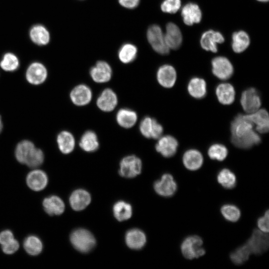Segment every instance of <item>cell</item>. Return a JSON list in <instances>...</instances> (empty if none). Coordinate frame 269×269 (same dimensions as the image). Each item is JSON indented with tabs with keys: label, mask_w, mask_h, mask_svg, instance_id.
Segmentation results:
<instances>
[{
	"label": "cell",
	"mask_w": 269,
	"mask_h": 269,
	"mask_svg": "<svg viewBox=\"0 0 269 269\" xmlns=\"http://www.w3.org/2000/svg\"><path fill=\"white\" fill-rule=\"evenodd\" d=\"M254 127L248 114H238L231 124L233 144L238 148L248 149L260 143L261 138L254 130Z\"/></svg>",
	"instance_id": "6da1fadb"
},
{
	"label": "cell",
	"mask_w": 269,
	"mask_h": 269,
	"mask_svg": "<svg viewBox=\"0 0 269 269\" xmlns=\"http://www.w3.org/2000/svg\"><path fill=\"white\" fill-rule=\"evenodd\" d=\"M15 156L17 160L29 167L35 168L42 164L44 161V153L29 140L20 141L16 145Z\"/></svg>",
	"instance_id": "7a4b0ae2"
},
{
	"label": "cell",
	"mask_w": 269,
	"mask_h": 269,
	"mask_svg": "<svg viewBox=\"0 0 269 269\" xmlns=\"http://www.w3.org/2000/svg\"><path fill=\"white\" fill-rule=\"evenodd\" d=\"M70 241L74 247L82 253L89 252L96 245L93 235L84 229L74 230L70 235Z\"/></svg>",
	"instance_id": "3957f363"
},
{
	"label": "cell",
	"mask_w": 269,
	"mask_h": 269,
	"mask_svg": "<svg viewBox=\"0 0 269 269\" xmlns=\"http://www.w3.org/2000/svg\"><path fill=\"white\" fill-rule=\"evenodd\" d=\"M202 239L196 235L186 238L181 245V251L184 257L188 260L198 258L205 254L202 247Z\"/></svg>",
	"instance_id": "277c9868"
},
{
	"label": "cell",
	"mask_w": 269,
	"mask_h": 269,
	"mask_svg": "<svg viewBox=\"0 0 269 269\" xmlns=\"http://www.w3.org/2000/svg\"><path fill=\"white\" fill-rule=\"evenodd\" d=\"M147 39L153 49L157 53L165 55L169 53V48L166 45L164 35L157 25H152L148 28Z\"/></svg>",
	"instance_id": "5b68a950"
},
{
	"label": "cell",
	"mask_w": 269,
	"mask_h": 269,
	"mask_svg": "<svg viewBox=\"0 0 269 269\" xmlns=\"http://www.w3.org/2000/svg\"><path fill=\"white\" fill-rule=\"evenodd\" d=\"M269 236L267 233L255 229L245 245L251 254L259 255L268 250L269 245Z\"/></svg>",
	"instance_id": "8992f818"
},
{
	"label": "cell",
	"mask_w": 269,
	"mask_h": 269,
	"mask_svg": "<svg viewBox=\"0 0 269 269\" xmlns=\"http://www.w3.org/2000/svg\"><path fill=\"white\" fill-rule=\"evenodd\" d=\"M141 168L142 162L140 159L134 155H131L122 159L119 172L123 177L133 178L140 173Z\"/></svg>",
	"instance_id": "52a82bcc"
},
{
	"label": "cell",
	"mask_w": 269,
	"mask_h": 269,
	"mask_svg": "<svg viewBox=\"0 0 269 269\" xmlns=\"http://www.w3.org/2000/svg\"><path fill=\"white\" fill-rule=\"evenodd\" d=\"M139 130L141 134L147 138L158 139L163 133L162 126L154 119L145 117L140 121Z\"/></svg>",
	"instance_id": "ba28073f"
},
{
	"label": "cell",
	"mask_w": 269,
	"mask_h": 269,
	"mask_svg": "<svg viewBox=\"0 0 269 269\" xmlns=\"http://www.w3.org/2000/svg\"><path fill=\"white\" fill-rule=\"evenodd\" d=\"M240 102L243 110L248 114L258 111L261 105L259 94L254 88H249L242 93Z\"/></svg>",
	"instance_id": "9c48e42d"
},
{
	"label": "cell",
	"mask_w": 269,
	"mask_h": 269,
	"mask_svg": "<svg viewBox=\"0 0 269 269\" xmlns=\"http://www.w3.org/2000/svg\"><path fill=\"white\" fill-rule=\"evenodd\" d=\"M47 70L41 63L34 62L27 68L25 77L27 81L33 85H38L44 83L47 77Z\"/></svg>",
	"instance_id": "30bf717a"
},
{
	"label": "cell",
	"mask_w": 269,
	"mask_h": 269,
	"mask_svg": "<svg viewBox=\"0 0 269 269\" xmlns=\"http://www.w3.org/2000/svg\"><path fill=\"white\" fill-rule=\"evenodd\" d=\"M212 72L221 80H227L233 75L234 69L231 62L226 58L218 56L212 61Z\"/></svg>",
	"instance_id": "8fae6325"
},
{
	"label": "cell",
	"mask_w": 269,
	"mask_h": 269,
	"mask_svg": "<svg viewBox=\"0 0 269 269\" xmlns=\"http://www.w3.org/2000/svg\"><path fill=\"white\" fill-rule=\"evenodd\" d=\"M154 189L159 195L169 197L176 192L177 185L173 176L168 173L163 174L161 179L155 182Z\"/></svg>",
	"instance_id": "7c38bea8"
},
{
	"label": "cell",
	"mask_w": 269,
	"mask_h": 269,
	"mask_svg": "<svg viewBox=\"0 0 269 269\" xmlns=\"http://www.w3.org/2000/svg\"><path fill=\"white\" fill-rule=\"evenodd\" d=\"M92 80L98 83H104L109 81L112 76L111 66L104 61H99L90 70Z\"/></svg>",
	"instance_id": "4fadbf2b"
},
{
	"label": "cell",
	"mask_w": 269,
	"mask_h": 269,
	"mask_svg": "<svg viewBox=\"0 0 269 269\" xmlns=\"http://www.w3.org/2000/svg\"><path fill=\"white\" fill-rule=\"evenodd\" d=\"M70 98L72 102L78 106L88 105L92 98V92L89 86L80 84L75 86L70 92Z\"/></svg>",
	"instance_id": "5bb4252c"
},
{
	"label": "cell",
	"mask_w": 269,
	"mask_h": 269,
	"mask_svg": "<svg viewBox=\"0 0 269 269\" xmlns=\"http://www.w3.org/2000/svg\"><path fill=\"white\" fill-rule=\"evenodd\" d=\"M118 101V97L116 93L110 88H106L98 97L96 104L101 111L110 112L116 107Z\"/></svg>",
	"instance_id": "9a60e30c"
},
{
	"label": "cell",
	"mask_w": 269,
	"mask_h": 269,
	"mask_svg": "<svg viewBox=\"0 0 269 269\" xmlns=\"http://www.w3.org/2000/svg\"><path fill=\"white\" fill-rule=\"evenodd\" d=\"M155 145L156 150L164 157L173 156L176 152L178 141L172 136H161Z\"/></svg>",
	"instance_id": "2e32d148"
},
{
	"label": "cell",
	"mask_w": 269,
	"mask_h": 269,
	"mask_svg": "<svg viewBox=\"0 0 269 269\" xmlns=\"http://www.w3.org/2000/svg\"><path fill=\"white\" fill-rule=\"evenodd\" d=\"M224 41V38L220 32L209 30L202 35L200 44L204 49L216 52L218 50L217 44L222 43Z\"/></svg>",
	"instance_id": "e0dca14e"
},
{
	"label": "cell",
	"mask_w": 269,
	"mask_h": 269,
	"mask_svg": "<svg viewBox=\"0 0 269 269\" xmlns=\"http://www.w3.org/2000/svg\"><path fill=\"white\" fill-rule=\"evenodd\" d=\"M157 80L159 84L164 88L173 87L176 79V72L173 66L163 65L160 66L157 72Z\"/></svg>",
	"instance_id": "ac0fdd59"
},
{
	"label": "cell",
	"mask_w": 269,
	"mask_h": 269,
	"mask_svg": "<svg viewBox=\"0 0 269 269\" xmlns=\"http://www.w3.org/2000/svg\"><path fill=\"white\" fill-rule=\"evenodd\" d=\"M165 40L169 49H177L181 44L182 37L178 26L172 22H169L166 26V32L164 34Z\"/></svg>",
	"instance_id": "d6986e66"
},
{
	"label": "cell",
	"mask_w": 269,
	"mask_h": 269,
	"mask_svg": "<svg viewBox=\"0 0 269 269\" xmlns=\"http://www.w3.org/2000/svg\"><path fill=\"white\" fill-rule=\"evenodd\" d=\"M26 183L31 189L36 191H40L46 186L48 183L47 176L41 170H33L28 174Z\"/></svg>",
	"instance_id": "ffe728a7"
},
{
	"label": "cell",
	"mask_w": 269,
	"mask_h": 269,
	"mask_svg": "<svg viewBox=\"0 0 269 269\" xmlns=\"http://www.w3.org/2000/svg\"><path fill=\"white\" fill-rule=\"evenodd\" d=\"M248 116L255 127V130L259 133H268L269 130V118L268 112L264 109H259Z\"/></svg>",
	"instance_id": "44dd1931"
},
{
	"label": "cell",
	"mask_w": 269,
	"mask_h": 269,
	"mask_svg": "<svg viewBox=\"0 0 269 269\" xmlns=\"http://www.w3.org/2000/svg\"><path fill=\"white\" fill-rule=\"evenodd\" d=\"M181 15L183 21L187 25L199 23L202 17L201 11L199 6L193 3H188L182 9Z\"/></svg>",
	"instance_id": "7402d4cb"
},
{
	"label": "cell",
	"mask_w": 269,
	"mask_h": 269,
	"mask_svg": "<svg viewBox=\"0 0 269 269\" xmlns=\"http://www.w3.org/2000/svg\"><path fill=\"white\" fill-rule=\"evenodd\" d=\"M70 205L76 211H80L85 209L91 202V196L86 190L77 189L70 195L69 198Z\"/></svg>",
	"instance_id": "603a6c76"
},
{
	"label": "cell",
	"mask_w": 269,
	"mask_h": 269,
	"mask_svg": "<svg viewBox=\"0 0 269 269\" xmlns=\"http://www.w3.org/2000/svg\"><path fill=\"white\" fill-rule=\"evenodd\" d=\"M182 160L185 167L190 170H198L203 162L201 152L194 149L187 150L183 154Z\"/></svg>",
	"instance_id": "cb8c5ba5"
},
{
	"label": "cell",
	"mask_w": 269,
	"mask_h": 269,
	"mask_svg": "<svg viewBox=\"0 0 269 269\" xmlns=\"http://www.w3.org/2000/svg\"><path fill=\"white\" fill-rule=\"evenodd\" d=\"M116 119L119 126L125 129H129L136 124L137 115L134 110L128 108H122L118 111Z\"/></svg>",
	"instance_id": "d4e9b609"
},
{
	"label": "cell",
	"mask_w": 269,
	"mask_h": 269,
	"mask_svg": "<svg viewBox=\"0 0 269 269\" xmlns=\"http://www.w3.org/2000/svg\"><path fill=\"white\" fill-rule=\"evenodd\" d=\"M58 147L64 154H69L73 151L75 146V140L73 135L67 131L60 132L56 138Z\"/></svg>",
	"instance_id": "484cf974"
},
{
	"label": "cell",
	"mask_w": 269,
	"mask_h": 269,
	"mask_svg": "<svg viewBox=\"0 0 269 269\" xmlns=\"http://www.w3.org/2000/svg\"><path fill=\"white\" fill-rule=\"evenodd\" d=\"M45 212L49 215H59L63 213L65 205L62 199L57 196H51L43 201Z\"/></svg>",
	"instance_id": "4316f807"
},
{
	"label": "cell",
	"mask_w": 269,
	"mask_h": 269,
	"mask_svg": "<svg viewBox=\"0 0 269 269\" xmlns=\"http://www.w3.org/2000/svg\"><path fill=\"white\" fill-rule=\"evenodd\" d=\"M126 242L131 249L138 250L142 248L146 243V237L141 230L134 229L129 230L126 235Z\"/></svg>",
	"instance_id": "83f0119b"
},
{
	"label": "cell",
	"mask_w": 269,
	"mask_h": 269,
	"mask_svg": "<svg viewBox=\"0 0 269 269\" xmlns=\"http://www.w3.org/2000/svg\"><path fill=\"white\" fill-rule=\"evenodd\" d=\"M216 94L218 101L223 105H230L234 101L235 89L229 83L219 84L216 88Z\"/></svg>",
	"instance_id": "f1b7e54d"
},
{
	"label": "cell",
	"mask_w": 269,
	"mask_h": 269,
	"mask_svg": "<svg viewBox=\"0 0 269 269\" xmlns=\"http://www.w3.org/2000/svg\"><path fill=\"white\" fill-rule=\"evenodd\" d=\"M79 146L86 152H92L97 150L99 146V142L96 133L91 130L85 132L80 139Z\"/></svg>",
	"instance_id": "f546056e"
},
{
	"label": "cell",
	"mask_w": 269,
	"mask_h": 269,
	"mask_svg": "<svg viewBox=\"0 0 269 269\" xmlns=\"http://www.w3.org/2000/svg\"><path fill=\"white\" fill-rule=\"evenodd\" d=\"M29 35L33 42L38 45H45L50 41V34L43 25H34L30 29Z\"/></svg>",
	"instance_id": "4dcf8cb0"
},
{
	"label": "cell",
	"mask_w": 269,
	"mask_h": 269,
	"mask_svg": "<svg viewBox=\"0 0 269 269\" xmlns=\"http://www.w3.org/2000/svg\"><path fill=\"white\" fill-rule=\"evenodd\" d=\"M187 89L192 97L196 99L203 98L206 94V82L200 78H193L188 83Z\"/></svg>",
	"instance_id": "1f68e13d"
},
{
	"label": "cell",
	"mask_w": 269,
	"mask_h": 269,
	"mask_svg": "<svg viewBox=\"0 0 269 269\" xmlns=\"http://www.w3.org/2000/svg\"><path fill=\"white\" fill-rule=\"evenodd\" d=\"M250 42L249 36L244 31L240 30L233 34L232 47L236 53H241L245 50Z\"/></svg>",
	"instance_id": "d6a6232c"
},
{
	"label": "cell",
	"mask_w": 269,
	"mask_h": 269,
	"mask_svg": "<svg viewBox=\"0 0 269 269\" xmlns=\"http://www.w3.org/2000/svg\"><path fill=\"white\" fill-rule=\"evenodd\" d=\"M137 49L131 43L123 45L118 52V57L123 63L128 64L133 62L136 57Z\"/></svg>",
	"instance_id": "836d02e7"
},
{
	"label": "cell",
	"mask_w": 269,
	"mask_h": 269,
	"mask_svg": "<svg viewBox=\"0 0 269 269\" xmlns=\"http://www.w3.org/2000/svg\"><path fill=\"white\" fill-rule=\"evenodd\" d=\"M115 217L119 221L127 220L131 218L132 208L131 205L123 201L116 202L113 206Z\"/></svg>",
	"instance_id": "e575fe53"
},
{
	"label": "cell",
	"mask_w": 269,
	"mask_h": 269,
	"mask_svg": "<svg viewBox=\"0 0 269 269\" xmlns=\"http://www.w3.org/2000/svg\"><path fill=\"white\" fill-rule=\"evenodd\" d=\"M217 180L224 188L232 189L236 185V177L233 172L227 168L221 170L217 175Z\"/></svg>",
	"instance_id": "d590c367"
},
{
	"label": "cell",
	"mask_w": 269,
	"mask_h": 269,
	"mask_svg": "<svg viewBox=\"0 0 269 269\" xmlns=\"http://www.w3.org/2000/svg\"><path fill=\"white\" fill-rule=\"evenodd\" d=\"M23 247L25 251L30 255L36 256L42 250V244L40 239L35 236H29L24 241Z\"/></svg>",
	"instance_id": "8d00e7d4"
},
{
	"label": "cell",
	"mask_w": 269,
	"mask_h": 269,
	"mask_svg": "<svg viewBox=\"0 0 269 269\" xmlns=\"http://www.w3.org/2000/svg\"><path fill=\"white\" fill-rule=\"evenodd\" d=\"M251 254L250 251L245 244L231 254L230 259L234 264L241 265L249 259Z\"/></svg>",
	"instance_id": "74e56055"
},
{
	"label": "cell",
	"mask_w": 269,
	"mask_h": 269,
	"mask_svg": "<svg viewBox=\"0 0 269 269\" xmlns=\"http://www.w3.org/2000/svg\"><path fill=\"white\" fill-rule=\"evenodd\" d=\"M19 65L17 56L12 53H5L0 62V67L5 71L12 72L16 70Z\"/></svg>",
	"instance_id": "f35d334b"
},
{
	"label": "cell",
	"mask_w": 269,
	"mask_h": 269,
	"mask_svg": "<svg viewBox=\"0 0 269 269\" xmlns=\"http://www.w3.org/2000/svg\"><path fill=\"white\" fill-rule=\"evenodd\" d=\"M221 212L225 219L230 222H237L241 217L240 209L234 205H223L221 208Z\"/></svg>",
	"instance_id": "ab89813d"
},
{
	"label": "cell",
	"mask_w": 269,
	"mask_h": 269,
	"mask_svg": "<svg viewBox=\"0 0 269 269\" xmlns=\"http://www.w3.org/2000/svg\"><path fill=\"white\" fill-rule=\"evenodd\" d=\"M208 154L212 159L223 161L227 156L228 150L223 144H214L209 147Z\"/></svg>",
	"instance_id": "60d3db41"
},
{
	"label": "cell",
	"mask_w": 269,
	"mask_h": 269,
	"mask_svg": "<svg viewBox=\"0 0 269 269\" xmlns=\"http://www.w3.org/2000/svg\"><path fill=\"white\" fill-rule=\"evenodd\" d=\"M180 6V0H164L160 5L162 11L169 13L176 12Z\"/></svg>",
	"instance_id": "b9f144b4"
},
{
	"label": "cell",
	"mask_w": 269,
	"mask_h": 269,
	"mask_svg": "<svg viewBox=\"0 0 269 269\" xmlns=\"http://www.w3.org/2000/svg\"><path fill=\"white\" fill-rule=\"evenodd\" d=\"M269 210H268L264 215V216L259 218L257 221V225L260 230L268 233L269 228Z\"/></svg>",
	"instance_id": "7bdbcfd3"
},
{
	"label": "cell",
	"mask_w": 269,
	"mask_h": 269,
	"mask_svg": "<svg viewBox=\"0 0 269 269\" xmlns=\"http://www.w3.org/2000/svg\"><path fill=\"white\" fill-rule=\"evenodd\" d=\"M19 246L18 241L13 239L6 244L2 245V249L5 254L9 255L15 253L18 249Z\"/></svg>",
	"instance_id": "ee69618b"
},
{
	"label": "cell",
	"mask_w": 269,
	"mask_h": 269,
	"mask_svg": "<svg viewBox=\"0 0 269 269\" xmlns=\"http://www.w3.org/2000/svg\"><path fill=\"white\" fill-rule=\"evenodd\" d=\"M13 239V235L10 230H4L0 233V244L1 245L6 244Z\"/></svg>",
	"instance_id": "f6af8a7d"
},
{
	"label": "cell",
	"mask_w": 269,
	"mask_h": 269,
	"mask_svg": "<svg viewBox=\"0 0 269 269\" xmlns=\"http://www.w3.org/2000/svg\"><path fill=\"white\" fill-rule=\"evenodd\" d=\"M140 0H119V3L123 7L133 9L139 4Z\"/></svg>",
	"instance_id": "bcb514c9"
},
{
	"label": "cell",
	"mask_w": 269,
	"mask_h": 269,
	"mask_svg": "<svg viewBox=\"0 0 269 269\" xmlns=\"http://www.w3.org/2000/svg\"><path fill=\"white\" fill-rule=\"evenodd\" d=\"M3 127L1 117L0 116V133H1Z\"/></svg>",
	"instance_id": "7dc6e473"
},
{
	"label": "cell",
	"mask_w": 269,
	"mask_h": 269,
	"mask_svg": "<svg viewBox=\"0 0 269 269\" xmlns=\"http://www.w3.org/2000/svg\"><path fill=\"white\" fill-rule=\"evenodd\" d=\"M258 1H262V2H267L269 1V0H257Z\"/></svg>",
	"instance_id": "c3c4849f"
}]
</instances>
